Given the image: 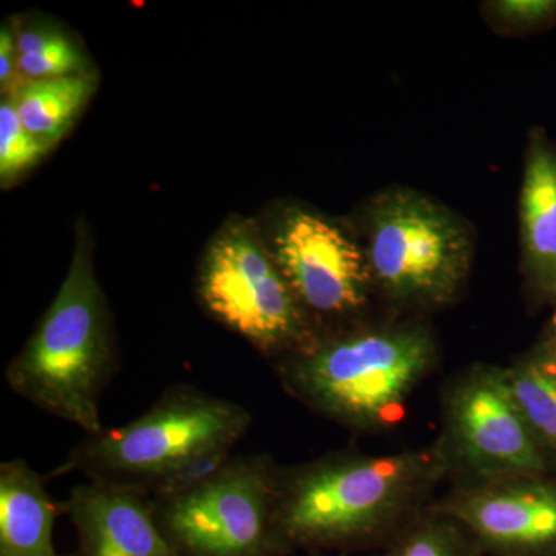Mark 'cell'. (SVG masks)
Returning <instances> with one entry per match:
<instances>
[{"instance_id": "30bf717a", "label": "cell", "mask_w": 556, "mask_h": 556, "mask_svg": "<svg viewBox=\"0 0 556 556\" xmlns=\"http://www.w3.org/2000/svg\"><path fill=\"white\" fill-rule=\"evenodd\" d=\"M78 556H177L161 532L150 497L108 482L86 481L61 503Z\"/></svg>"}, {"instance_id": "8fae6325", "label": "cell", "mask_w": 556, "mask_h": 556, "mask_svg": "<svg viewBox=\"0 0 556 556\" xmlns=\"http://www.w3.org/2000/svg\"><path fill=\"white\" fill-rule=\"evenodd\" d=\"M455 514L482 547L497 555L556 552V490L548 486L484 493Z\"/></svg>"}, {"instance_id": "44dd1931", "label": "cell", "mask_w": 556, "mask_h": 556, "mask_svg": "<svg viewBox=\"0 0 556 556\" xmlns=\"http://www.w3.org/2000/svg\"><path fill=\"white\" fill-rule=\"evenodd\" d=\"M551 339H552V346H554V358L556 361V309L554 313V316H552L551 320Z\"/></svg>"}, {"instance_id": "4fadbf2b", "label": "cell", "mask_w": 556, "mask_h": 556, "mask_svg": "<svg viewBox=\"0 0 556 556\" xmlns=\"http://www.w3.org/2000/svg\"><path fill=\"white\" fill-rule=\"evenodd\" d=\"M46 481L27 460L0 464V556H60L53 529L61 503Z\"/></svg>"}, {"instance_id": "7c38bea8", "label": "cell", "mask_w": 556, "mask_h": 556, "mask_svg": "<svg viewBox=\"0 0 556 556\" xmlns=\"http://www.w3.org/2000/svg\"><path fill=\"white\" fill-rule=\"evenodd\" d=\"M519 217L527 274L556 299V152L541 131L527 150Z\"/></svg>"}, {"instance_id": "d6986e66", "label": "cell", "mask_w": 556, "mask_h": 556, "mask_svg": "<svg viewBox=\"0 0 556 556\" xmlns=\"http://www.w3.org/2000/svg\"><path fill=\"white\" fill-rule=\"evenodd\" d=\"M497 20L511 27L529 28L543 24L556 14L554 0H504L492 3Z\"/></svg>"}, {"instance_id": "ba28073f", "label": "cell", "mask_w": 556, "mask_h": 556, "mask_svg": "<svg viewBox=\"0 0 556 556\" xmlns=\"http://www.w3.org/2000/svg\"><path fill=\"white\" fill-rule=\"evenodd\" d=\"M273 257L300 305L324 316L364 306L375 280L367 252L339 226L306 211L289 212L281 222Z\"/></svg>"}, {"instance_id": "277c9868", "label": "cell", "mask_w": 556, "mask_h": 556, "mask_svg": "<svg viewBox=\"0 0 556 556\" xmlns=\"http://www.w3.org/2000/svg\"><path fill=\"white\" fill-rule=\"evenodd\" d=\"M416 478L408 456L334 457L277 471L274 522L287 554L369 543L396 514Z\"/></svg>"}, {"instance_id": "7a4b0ae2", "label": "cell", "mask_w": 556, "mask_h": 556, "mask_svg": "<svg viewBox=\"0 0 556 556\" xmlns=\"http://www.w3.org/2000/svg\"><path fill=\"white\" fill-rule=\"evenodd\" d=\"M115 371L105 298L89 251L78 243L56 298L7 367L5 382L33 407L93 434L104 428L101 397Z\"/></svg>"}, {"instance_id": "ac0fdd59", "label": "cell", "mask_w": 556, "mask_h": 556, "mask_svg": "<svg viewBox=\"0 0 556 556\" xmlns=\"http://www.w3.org/2000/svg\"><path fill=\"white\" fill-rule=\"evenodd\" d=\"M387 556H473V551L455 530L430 525L401 538Z\"/></svg>"}, {"instance_id": "9c48e42d", "label": "cell", "mask_w": 556, "mask_h": 556, "mask_svg": "<svg viewBox=\"0 0 556 556\" xmlns=\"http://www.w3.org/2000/svg\"><path fill=\"white\" fill-rule=\"evenodd\" d=\"M453 416L464 452L479 470H543L535 434L517 404L507 376L486 372L470 380L457 394Z\"/></svg>"}, {"instance_id": "8992f818", "label": "cell", "mask_w": 556, "mask_h": 556, "mask_svg": "<svg viewBox=\"0 0 556 556\" xmlns=\"http://www.w3.org/2000/svg\"><path fill=\"white\" fill-rule=\"evenodd\" d=\"M368 260L388 294L442 303L470 269L473 243L463 219L422 193L393 189L369 208Z\"/></svg>"}, {"instance_id": "5b68a950", "label": "cell", "mask_w": 556, "mask_h": 556, "mask_svg": "<svg viewBox=\"0 0 556 556\" xmlns=\"http://www.w3.org/2000/svg\"><path fill=\"white\" fill-rule=\"evenodd\" d=\"M276 479L268 457L230 456L150 503L177 556H288L274 522Z\"/></svg>"}, {"instance_id": "5bb4252c", "label": "cell", "mask_w": 556, "mask_h": 556, "mask_svg": "<svg viewBox=\"0 0 556 556\" xmlns=\"http://www.w3.org/2000/svg\"><path fill=\"white\" fill-rule=\"evenodd\" d=\"M94 89V79L86 75L28 80L11 100L17 115L36 137L50 144L60 141Z\"/></svg>"}, {"instance_id": "6da1fadb", "label": "cell", "mask_w": 556, "mask_h": 556, "mask_svg": "<svg viewBox=\"0 0 556 556\" xmlns=\"http://www.w3.org/2000/svg\"><path fill=\"white\" fill-rule=\"evenodd\" d=\"M251 424L239 402L177 383L130 422L86 434L49 478L80 473L149 497L164 495L222 466Z\"/></svg>"}, {"instance_id": "7402d4cb", "label": "cell", "mask_w": 556, "mask_h": 556, "mask_svg": "<svg viewBox=\"0 0 556 556\" xmlns=\"http://www.w3.org/2000/svg\"><path fill=\"white\" fill-rule=\"evenodd\" d=\"M500 556H556V552H546V554H518V555H500Z\"/></svg>"}, {"instance_id": "e0dca14e", "label": "cell", "mask_w": 556, "mask_h": 556, "mask_svg": "<svg viewBox=\"0 0 556 556\" xmlns=\"http://www.w3.org/2000/svg\"><path fill=\"white\" fill-rule=\"evenodd\" d=\"M22 124L11 98L0 104V178L3 185L31 169L51 149Z\"/></svg>"}, {"instance_id": "52a82bcc", "label": "cell", "mask_w": 556, "mask_h": 556, "mask_svg": "<svg viewBox=\"0 0 556 556\" xmlns=\"http://www.w3.org/2000/svg\"><path fill=\"white\" fill-rule=\"evenodd\" d=\"M204 308L265 354L298 351L309 342L305 308L273 254L243 225L223 229L201 265Z\"/></svg>"}, {"instance_id": "3957f363", "label": "cell", "mask_w": 556, "mask_h": 556, "mask_svg": "<svg viewBox=\"0 0 556 556\" xmlns=\"http://www.w3.org/2000/svg\"><path fill=\"white\" fill-rule=\"evenodd\" d=\"M281 367L295 396L354 427L391 424L433 354L420 329L368 331L309 342Z\"/></svg>"}, {"instance_id": "ffe728a7", "label": "cell", "mask_w": 556, "mask_h": 556, "mask_svg": "<svg viewBox=\"0 0 556 556\" xmlns=\"http://www.w3.org/2000/svg\"><path fill=\"white\" fill-rule=\"evenodd\" d=\"M16 73L22 76L20 67H17L16 39H13L10 30L2 28V33H0V86H2L3 94H10L9 98H13L21 90V84L14 79Z\"/></svg>"}, {"instance_id": "9a60e30c", "label": "cell", "mask_w": 556, "mask_h": 556, "mask_svg": "<svg viewBox=\"0 0 556 556\" xmlns=\"http://www.w3.org/2000/svg\"><path fill=\"white\" fill-rule=\"evenodd\" d=\"M517 404L533 434L556 452V361L538 357L507 375Z\"/></svg>"}, {"instance_id": "2e32d148", "label": "cell", "mask_w": 556, "mask_h": 556, "mask_svg": "<svg viewBox=\"0 0 556 556\" xmlns=\"http://www.w3.org/2000/svg\"><path fill=\"white\" fill-rule=\"evenodd\" d=\"M17 67L27 80L83 75L86 58L64 33L30 28L16 39Z\"/></svg>"}]
</instances>
